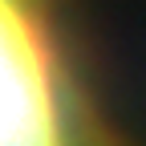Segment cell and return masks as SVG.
I'll list each match as a JSON object with an SVG mask.
<instances>
[{"label":"cell","instance_id":"6da1fadb","mask_svg":"<svg viewBox=\"0 0 146 146\" xmlns=\"http://www.w3.org/2000/svg\"><path fill=\"white\" fill-rule=\"evenodd\" d=\"M0 146H114L53 0H0Z\"/></svg>","mask_w":146,"mask_h":146}]
</instances>
